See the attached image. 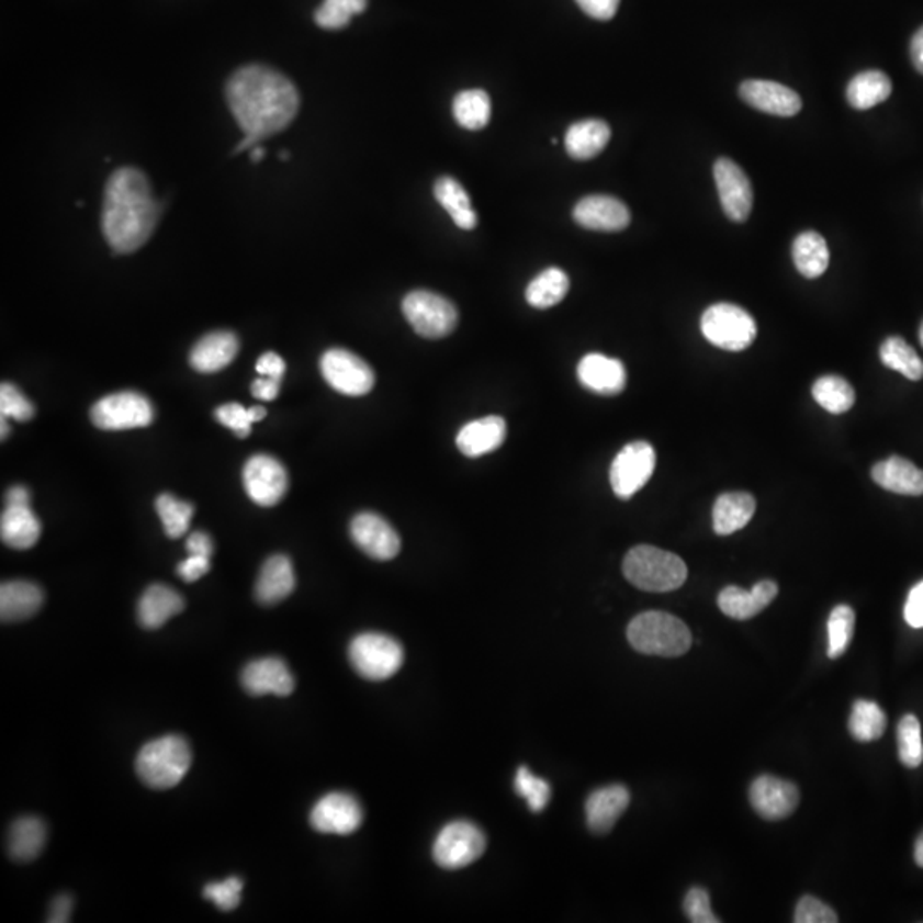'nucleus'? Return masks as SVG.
Wrapping results in <instances>:
<instances>
[{
    "label": "nucleus",
    "instance_id": "55",
    "mask_svg": "<svg viewBox=\"0 0 923 923\" xmlns=\"http://www.w3.org/2000/svg\"><path fill=\"white\" fill-rule=\"evenodd\" d=\"M284 371H286V363H284L281 356L275 354V352H266V354L260 356L259 361H257V373H259L260 376L282 380Z\"/></svg>",
    "mask_w": 923,
    "mask_h": 923
},
{
    "label": "nucleus",
    "instance_id": "37",
    "mask_svg": "<svg viewBox=\"0 0 923 923\" xmlns=\"http://www.w3.org/2000/svg\"><path fill=\"white\" fill-rule=\"evenodd\" d=\"M570 278L560 267H549L541 274L530 281L526 291V300L530 306L538 309L551 308L563 302L569 294Z\"/></svg>",
    "mask_w": 923,
    "mask_h": 923
},
{
    "label": "nucleus",
    "instance_id": "8",
    "mask_svg": "<svg viewBox=\"0 0 923 923\" xmlns=\"http://www.w3.org/2000/svg\"><path fill=\"white\" fill-rule=\"evenodd\" d=\"M402 314L416 334L426 339L449 336L459 322L455 305L434 291H410L402 300Z\"/></svg>",
    "mask_w": 923,
    "mask_h": 923
},
{
    "label": "nucleus",
    "instance_id": "19",
    "mask_svg": "<svg viewBox=\"0 0 923 923\" xmlns=\"http://www.w3.org/2000/svg\"><path fill=\"white\" fill-rule=\"evenodd\" d=\"M739 94L747 105L769 115L793 116L802 109L799 94L778 82L762 81V79L742 82Z\"/></svg>",
    "mask_w": 923,
    "mask_h": 923
},
{
    "label": "nucleus",
    "instance_id": "15",
    "mask_svg": "<svg viewBox=\"0 0 923 923\" xmlns=\"http://www.w3.org/2000/svg\"><path fill=\"white\" fill-rule=\"evenodd\" d=\"M713 175L723 213L738 223L746 221L753 210V187L747 175L729 158L714 162Z\"/></svg>",
    "mask_w": 923,
    "mask_h": 923
},
{
    "label": "nucleus",
    "instance_id": "33",
    "mask_svg": "<svg viewBox=\"0 0 923 923\" xmlns=\"http://www.w3.org/2000/svg\"><path fill=\"white\" fill-rule=\"evenodd\" d=\"M47 843V826L42 819L20 818L9 831V854L14 860H35Z\"/></svg>",
    "mask_w": 923,
    "mask_h": 923
},
{
    "label": "nucleus",
    "instance_id": "61",
    "mask_svg": "<svg viewBox=\"0 0 923 923\" xmlns=\"http://www.w3.org/2000/svg\"><path fill=\"white\" fill-rule=\"evenodd\" d=\"M915 862L916 866L922 867L923 869V831L920 833V836L915 842Z\"/></svg>",
    "mask_w": 923,
    "mask_h": 923
},
{
    "label": "nucleus",
    "instance_id": "4",
    "mask_svg": "<svg viewBox=\"0 0 923 923\" xmlns=\"http://www.w3.org/2000/svg\"><path fill=\"white\" fill-rule=\"evenodd\" d=\"M627 634L637 652L657 657H680L693 643L689 628L676 616L662 610L638 615L630 622Z\"/></svg>",
    "mask_w": 923,
    "mask_h": 923
},
{
    "label": "nucleus",
    "instance_id": "14",
    "mask_svg": "<svg viewBox=\"0 0 923 923\" xmlns=\"http://www.w3.org/2000/svg\"><path fill=\"white\" fill-rule=\"evenodd\" d=\"M244 484L251 502L259 506H274L288 491V472L271 455H254L244 468Z\"/></svg>",
    "mask_w": 923,
    "mask_h": 923
},
{
    "label": "nucleus",
    "instance_id": "32",
    "mask_svg": "<svg viewBox=\"0 0 923 923\" xmlns=\"http://www.w3.org/2000/svg\"><path fill=\"white\" fill-rule=\"evenodd\" d=\"M609 139V125L597 119H588V121L576 122L569 128L564 136V146L573 159L585 161L600 155Z\"/></svg>",
    "mask_w": 923,
    "mask_h": 923
},
{
    "label": "nucleus",
    "instance_id": "43",
    "mask_svg": "<svg viewBox=\"0 0 923 923\" xmlns=\"http://www.w3.org/2000/svg\"><path fill=\"white\" fill-rule=\"evenodd\" d=\"M156 511L161 518L162 527L170 539H180L185 536L190 527V520L193 517V506L190 503L182 502V499L175 498L173 495L159 496L156 499Z\"/></svg>",
    "mask_w": 923,
    "mask_h": 923
},
{
    "label": "nucleus",
    "instance_id": "57",
    "mask_svg": "<svg viewBox=\"0 0 923 923\" xmlns=\"http://www.w3.org/2000/svg\"><path fill=\"white\" fill-rule=\"evenodd\" d=\"M187 551H189V554L211 558L214 553L213 539L205 532L190 533L189 539H187Z\"/></svg>",
    "mask_w": 923,
    "mask_h": 923
},
{
    "label": "nucleus",
    "instance_id": "25",
    "mask_svg": "<svg viewBox=\"0 0 923 923\" xmlns=\"http://www.w3.org/2000/svg\"><path fill=\"white\" fill-rule=\"evenodd\" d=\"M296 587L293 563L284 554H275L263 563L257 578L256 597L263 606H274L290 597Z\"/></svg>",
    "mask_w": 923,
    "mask_h": 923
},
{
    "label": "nucleus",
    "instance_id": "47",
    "mask_svg": "<svg viewBox=\"0 0 923 923\" xmlns=\"http://www.w3.org/2000/svg\"><path fill=\"white\" fill-rule=\"evenodd\" d=\"M518 796L529 803L530 811L542 812L551 799V785L542 778L536 777L527 766H520L514 781Z\"/></svg>",
    "mask_w": 923,
    "mask_h": 923
},
{
    "label": "nucleus",
    "instance_id": "41",
    "mask_svg": "<svg viewBox=\"0 0 923 923\" xmlns=\"http://www.w3.org/2000/svg\"><path fill=\"white\" fill-rule=\"evenodd\" d=\"M812 397L819 406L831 414H843L851 410L855 404V391L851 383L842 376L826 375L815 380L812 385Z\"/></svg>",
    "mask_w": 923,
    "mask_h": 923
},
{
    "label": "nucleus",
    "instance_id": "42",
    "mask_svg": "<svg viewBox=\"0 0 923 923\" xmlns=\"http://www.w3.org/2000/svg\"><path fill=\"white\" fill-rule=\"evenodd\" d=\"M855 631V610L846 604H840L831 610L828 619V657L831 661L842 657L843 653L851 646Z\"/></svg>",
    "mask_w": 923,
    "mask_h": 923
},
{
    "label": "nucleus",
    "instance_id": "53",
    "mask_svg": "<svg viewBox=\"0 0 923 923\" xmlns=\"http://www.w3.org/2000/svg\"><path fill=\"white\" fill-rule=\"evenodd\" d=\"M621 0H576V4L594 20L609 21L616 16Z\"/></svg>",
    "mask_w": 923,
    "mask_h": 923
},
{
    "label": "nucleus",
    "instance_id": "35",
    "mask_svg": "<svg viewBox=\"0 0 923 923\" xmlns=\"http://www.w3.org/2000/svg\"><path fill=\"white\" fill-rule=\"evenodd\" d=\"M793 262L803 278L815 279L826 272L830 266V250L826 240L815 232L797 236L792 247Z\"/></svg>",
    "mask_w": 923,
    "mask_h": 923
},
{
    "label": "nucleus",
    "instance_id": "31",
    "mask_svg": "<svg viewBox=\"0 0 923 923\" xmlns=\"http://www.w3.org/2000/svg\"><path fill=\"white\" fill-rule=\"evenodd\" d=\"M756 511V499L750 493H723L713 505V530L717 536H731L744 529Z\"/></svg>",
    "mask_w": 923,
    "mask_h": 923
},
{
    "label": "nucleus",
    "instance_id": "18",
    "mask_svg": "<svg viewBox=\"0 0 923 923\" xmlns=\"http://www.w3.org/2000/svg\"><path fill=\"white\" fill-rule=\"evenodd\" d=\"M573 220L590 232L615 233L628 228L630 210L619 199L610 195H588L573 210Z\"/></svg>",
    "mask_w": 923,
    "mask_h": 923
},
{
    "label": "nucleus",
    "instance_id": "26",
    "mask_svg": "<svg viewBox=\"0 0 923 923\" xmlns=\"http://www.w3.org/2000/svg\"><path fill=\"white\" fill-rule=\"evenodd\" d=\"M874 483L904 496L923 495V471L903 457L892 455L873 468Z\"/></svg>",
    "mask_w": 923,
    "mask_h": 923
},
{
    "label": "nucleus",
    "instance_id": "2",
    "mask_svg": "<svg viewBox=\"0 0 923 923\" xmlns=\"http://www.w3.org/2000/svg\"><path fill=\"white\" fill-rule=\"evenodd\" d=\"M159 205L151 183L136 168H121L110 177L103 202V233L116 254L139 250L155 232Z\"/></svg>",
    "mask_w": 923,
    "mask_h": 923
},
{
    "label": "nucleus",
    "instance_id": "36",
    "mask_svg": "<svg viewBox=\"0 0 923 923\" xmlns=\"http://www.w3.org/2000/svg\"><path fill=\"white\" fill-rule=\"evenodd\" d=\"M891 81L881 70H867L852 79L846 88V100L854 109L869 110L888 100L891 94Z\"/></svg>",
    "mask_w": 923,
    "mask_h": 923
},
{
    "label": "nucleus",
    "instance_id": "51",
    "mask_svg": "<svg viewBox=\"0 0 923 923\" xmlns=\"http://www.w3.org/2000/svg\"><path fill=\"white\" fill-rule=\"evenodd\" d=\"M796 923H836L838 916L828 907L823 901H819L814 897L800 898L799 904L796 908Z\"/></svg>",
    "mask_w": 923,
    "mask_h": 923
},
{
    "label": "nucleus",
    "instance_id": "11",
    "mask_svg": "<svg viewBox=\"0 0 923 923\" xmlns=\"http://www.w3.org/2000/svg\"><path fill=\"white\" fill-rule=\"evenodd\" d=\"M657 464L655 449L649 441H633L622 447L621 452L612 460L609 481L615 495L621 499H630L642 489Z\"/></svg>",
    "mask_w": 923,
    "mask_h": 923
},
{
    "label": "nucleus",
    "instance_id": "1",
    "mask_svg": "<svg viewBox=\"0 0 923 923\" xmlns=\"http://www.w3.org/2000/svg\"><path fill=\"white\" fill-rule=\"evenodd\" d=\"M228 105L245 136L262 140L284 131L300 109L296 86L266 66L241 67L226 86Z\"/></svg>",
    "mask_w": 923,
    "mask_h": 923
},
{
    "label": "nucleus",
    "instance_id": "46",
    "mask_svg": "<svg viewBox=\"0 0 923 923\" xmlns=\"http://www.w3.org/2000/svg\"><path fill=\"white\" fill-rule=\"evenodd\" d=\"M368 0H324L315 12V21L324 30H340L348 26L356 14L367 9Z\"/></svg>",
    "mask_w": 923,
    "mask_h": 923
},
{
    "label": "nucleus",
    "instance_id": "29",
    "mask_svg": "<svg viewBox=\"0 0 923 923\" xmlns=\"http://www.w3.org/2000/svg\"><path fill=\"white\" fill-rule=\"evenodd\" d=\"M42 533V524L33 514L30 505H5L4 514L0 518V538L9 548H33Z\"/></svg>",
    "mask_w": 923,
    "mask_h": 923
},
{
    "label": "nucleus",
    "instance_id": "64",
    "mask_svg": "<svg viewBox=\"0 0 923 923\" xmlns=\"http://www.w3.org/2000/svg\"><path fill=\"white\" fill-rule=\"evenodd\" d=\"M919 337H920V345H922V348H923V322H922V325H920Z\"/></svg>",
    "mask_w": 923,
    "mask_h": 923
},
{
    "label": "nucleus",
    "instance_id": "23",
    "mask_svg": "<svg viewBox=\"0 0 923 923\" xmlns=\"http://www.w3.org/2000/svg\"><path fill=\"white\" fill-rule=\"evenodd\" d=\"M777 595L778 585L773 579L757 582L751 592L731 585L720 592L719 607L729 618L746 621L765 610Z\"/></svg>",
    "mask_w": 923,
    "mask_h": 923
},
{
    "label": "nucleus",
    "instance_id": "58",
    "mask_svg": "<svg viewBox=\"0 0 923 923\" xmlns=\"http://www.w3.org/2000/svg\"><path fill=\"white\" fill-rule=\"evenodd\" d=\"M70 910H72V900H70L69 897H66V894L58 897L57 900L54 901V904H52L50 919H48V922H69Z\"/></svg>",
    "mask_w": 923,
    "mask_h": 923
},
{
    "label": "nucleus",
    "instance_id": "56",
    "mask_svg": "<svg viewBox=\"0 0 923 923\" xmlns=\"http://www.w3.org/2000/svg\"><path fill=\"white\" fill-rule=\"evenodd\" d=\"M279 389H281V380L269 379V376H260L251 383V394L259 401H274L278 397Z\"/></svg>",
    "mask_w": 923,
    "mask_h": 923
},
{
    "label": "nucleus",
    "instance_id": "5",
    "mask_svg": "<svg viewBox=\"0 0 923 923\" xmlns=\"http://www.w3.org/2000/svg\"><path fill=\"white\" fill-rule=\"evenodd\" d=\"M192 765L189 742L180 735H165L147 742L136 759L137 775L143 784L156 790L177 787Z\"/></svg>",
    "mask_w": 923,
    "mask_h": 923
},
{
    "label": "nucleus",
    "instance_id": "9",
    "mask_svg": "<svg viewBox=\"0 0 923 923\" xmlns=\"http://www.w3.org/2000/svg\"><path fill=\"white\" fill-rule=\"evenodd\" d=\"M155 419V409L146 395L139 392H116L106 395L91 409V421L105 431L146 428Z\"/></svg>",
    "mask_w": 923,
    "mask_h": 923
},
{
    "label": "nucleus",
    "instance_id": "13",
    "mask_svg": "<svg viewBox=\"0 0 923 923\" xmlns=\"http://www.w3.org/2000/svg\"><path fill=\"white\" fill-rule=\"evenodd\" d=\"M363 808L351 793L330 792L322 797L309 814V823L324 835H351L363 824Z\"/></svg>",
    "mask_w": 923,
    "mask_h": 923
},
{
    "label": "nucleus",
    "instance_id": "54",
    "mask_svg": "<svg viewBox=\"0 0 923 923\" xmlns=\"http://www.w3.org/2000/svg\"><path fill=\"white\" fill-rule=\"evenodd\" d=\"M904 619L912 628H923V579L908 594L904 604Z\"/></svg>",
    "mask_w": 923,
    "mask_h": 923
},
{
    "label": "nucleus",
    "instance_id": "16",
    "mask_svg": "<svg viewBox=\"0 0 923 923\" xmlns=\"http://www.w3.org/2000/svg\"><path fill=\"white\" fill-rule=\"evenodd\" d=\"M351 538L354 544L376 561H391L401 551V538L394 527L379 514L363 511L351 522Z\"/></svg>",
    "mask_w": 923,
    "mask_h": 923
},
{
    "label": "nucleus",
    "instance_id": "27",
    "mask_svg": "<svg viewBox=\"0 0 923 923\" xmlns=\"http://www.w3.org/2000/svg\"><path fill=\"white\" fill-rule=\"evenodd\" d=\"M506 438V423L499 416H487L468 423L457 435V447L465 457H483L495 452Z\"/></svg>",
    "mask_w": 923,
    "mask_h": 923
},
{
    "label": "nucleus",
    "instance_id": "62",
    "mask_svg": "<svg viewBox=\"0 0 923 923\" xmlns=\"http://www.w3.org/2000/svg\"><path fill=\"white\" fill-rule=\"evenodd\" d=\"M250 151H251V161H254V162H259L260 159L263 158V153H266V151H263V147L260 146V144H257V146L251 147Z\"/></svg>",
    "mask_w": 923,
    "mask_h": 923
},
{
    "label": "nucleus",
    "instance_id": "50",
    "mask_svg": "<svg viewBox=\"0 0 923 923\" xmlns=\"http://www.w3.org/2000/svg\"><path fill=\"white\" fill-rule=\"evenodd\" d=\"M684 912L693 923H719L711 912L710 894L705 888H691L684 898Z\"/></svg>",
    "mask_w": 923,
    "mask_h": 923
},
{
    "label": "nucleus",
    "instance_id": "17",
    "mask_svg": "<svg viewBox=\"0 0 923 923\" xmlns=\"http://www.w3.org/2000/svg\"><path fill=\"white\" fill-rule=\"evenodd\" d=\"M750 800L754 811L768 821H780L796 812L800 793L797 785L784 778L763 775L753 781Z\"/></svg>",
    "mask_w": 923,
    "mask_h": 923
},
{
    "label": "nucleus",
    "instance_id": "34",
    "mask_svg": "<svg viewBox=\"0 0 923 923\" xmlns=\"http://www.w3.org/2000/svg\"><path fill=\"white\" fill-rule=\"evenodd\" d=\"M435 198L440 202L447 213L452 217L453 223L460 229H474L477 225V214L472 210L471 198L465 192L462 183L455 178L441 177L435 183Z\"/></svg>",
    "mask_w": 923,
    "mask_h": 923
},
{
    "label": "nucleus",
    "instance_id": "49",
    "mask_svg": "<svg viewBox=\"0 0 923 923\" xmlns=\"http://www.w3.org/2000/svg\"><path fill=\"white\" fill-rule=\"evenodd\" d=\"M244 882L240 877H228L226 881L211 882L204 888L205 900L213 901L223 912H232L241 900Z\"/></svg>",
    "mask_w": 923,
    "mask_h": 923
},
{
    "label": "nucleus",
    "instance_id": "40",
    "mask_svg": "<svg viewBox=\"0 0 923 923\" xmlns=\"http://www.w3.org/2000/svg\"><path fill=\"white\" fill-rule=\"evenodd\" d=\"M885 367L898 371L912 382L923 379V361L903 337H888L879 349Z\"/></svg>",
    "mask_w": 923,
    "mask_h": 923
},
{
    "label": "nucleus",
    "instance_id": "39",
    "mask_svg": "<svg viewBox=\"0 0 923 923\" xmlns=\"http://www.w3.org/2000/svg\"><path fill=\"white\" fill-rule=\"evenodd\" d=\"M888 727L885 710L869 699H857L852 707L848 731L855 741L873 742L881 739Z\"/></svg>",
    "mask_w": 923,
    "mask_h": 923
},
{
    "label": "nucleus",
    "instance_id": "52",
    "mask_svg": "<svg viewBox=\"0 0 923 923\" xmlns=\"http://www.w3.org/2000/svg\"><path fill=\"white\" fill-rule=\"evenodd\" d=\"M211 570V558L201 554H189L185 561L178 564L177 573L187 584H193Z\"/></svg>",
    "mask_w": 923,
    "mask_h": 923
},
{
    "label": "nucleus",
    "instance_id": "63",
    "mask_svg": "<svg viewBox=\"0 0 923 923\" xmlns=\"http://www.w3.org/2000/svg\"><path fill=\"white\" fill-rule=\"evenodd\" d=\"M9 426L8 418H2V438L8 437Z\"/></svg>",
    "mask_w": 923,
    "mask_h": 923
},
{
    "label": "nucleus",
    "instance_id": "60",
    "mask_svg": "<svg viewBox=\"0 0 923 923\" xmlns=\"http://www.w3.org/2000/svg\"><path fill=\"white\" fill-rule=\"evenodd\" d=\"M8 505H30V491L23 486H14L5 495Z\"/></svg>",
    "mask_w": 923,
    "mask_h": 923
},
{
    "label": "nucleus",
    "instance_id": "6",
    "mask_svg": "<svg viewBox=\"0 0 923 923\" xmlns=\"http://www.w3.org/2000/svg\"><path fill=\"white\" fill-rule=\"evenodd\" d=\"M349 662L364 679H391L404 664V649L389 634L361 633L349 645Z\"/></svg>",
    "mask_w": 923,
    "mask_h": 923
},
{
    "label": "nucleus",
    "instance_id": "20",
    "mask_svg": "<svg viewBox=\"0 0 923 923\" xmlns=\"http://www.w3.org/2000/svg\"><path fill=\"white\" fill-rule=\"evenodd\" d=\"M241 684L251 696H290L296 686L286 662L278 657L250 662L241 673Z\"/></svg>",
    "mask_w": 923,
    "mask_h": 923
},
{
    "label": "nucleus",
    "instance_id": "44",
    "mask_svg": "<svg viewBox=\"0 0 923 923\" xmlns=\"http://www.w3.org/2000/svg\"><path fill=\"white\" fill-rule=\"evenodd\" d=\"M898 756L907 768H916L923 763L922 727L915 714H904L898 723Z\"/></svg>",
    "mask_w": 923,
    "mask_h": 923
},
{
    "label": "nucleus",
    "instance_id": "28",
    "mask_svg": "<svg viewBox=\"0 0 923 923\" xmlns=\"http://www.w3.org/2000/svg\"><path fill=\"white\" fill-rule=\"evenodd\" d=\"M183 609H185V600L182 595L167 585L155 584L140 597L137 615H139L140 624L146 630H158L173 616L180 615Z\"/></svg>",
    "mask_w": 923,
    "mask_h": 923
},
{
    "label": "nucleus",
    "instance_id": "12",
    "mask_svg": "<svg viewBox=\"0 0 923 923\" xmlns=\"http://www.w3.org/2000/svg\"><path fill=\"white\" fill-rule=\"evenodd\" d=\"M320 371L334 391L349 397H361L375 385V373L367 361L348 349L334 348L324 352Z\"/></svg>",
    "mask_w": 923,
    "mask_h": 923
},
{
    "label": "nucleus",
    "instance_id": "38",
    "mask_svg": "<svg viewBox=\"0 0 923 923\" xmlns=\"http://www.w3.org/2000/svg\"><path fill=\"white\" fill-rule=\"evenodd\" d=\"M453 116L460 127L481 131L491 121V98L483 89L460 91L453 100Z\"/></svg>",
    "mask_w": 923,
    "mask_h": 923
},
{
    "label": "nucleus",
    "instance_id": "24",
    "mask_svg": "<svg viewBox=\"0 0 923 923\" xmlns=\"http://www.w3.org/2000/svg\"><path fill=\"white\" fill-rule=\"evenodd\" d=\"M240 349V340L228 330H217L202 337L190 352V364L201 373L225 370Z\"/></svg>",
    "mask_w": 923,
    "mask_h": 923
},
{
    "label": "nucleus",
    "instance_id": "21",
    "mask_svg": "<svg viewBox=\"0 0 923 923\" xmlns=\"http://www.w3.org/2000/svg\"><path fill=\"white\" fill-rule=\"evenodd\" d=\"M579 383L600 395H618L627 389V368L616 358L600 352L584 356L576 368Z\"/></svg>",
    "mask_w": 923,
    "mask_h": 923
},
{
    "label": "nucleus",
    "instance_id": "45",
    "mask_svg": "<svg viewBox=\"0 0 923 923\" xmlns=\"http://www.w3.org/2000/svg\"><path fill=\"white\" fill-rule=\"evenodd\" d=\"M214 416L221 425L232 429L236 437L247 438L250 435L251 425L262 421L267 416V410L260 406L245 407L232 402V404L217 407Z\"/></svg>",
    "mask_w": 923,
    "mask_h": 923
},
{
    "label": "nucleus",
    "instance_id": "22",
    "mask_svg": "<svg viewBox=\"0 0 923 923\" xmlns=\"http://www.w3.org/2000/svg\"><path fill=\"white\" fill-rule=\"evenodd\" d=\"M630 790L624 785L597 788L585 802V815L590 831L597 835L609 833L630 806Z\"/></svg>",
    "mask_w": 923,
    "mask_h": 923
},
{
    "label": "nucleus",
    "instance_id": "48",
    "mask_svg": "<svg viewBox=\"0 0 923 923\" xmlns=\"http://www.w3.org/2000/svg\"><path fill=\"white\" fill-rule=\"evenodd\" d=\"M0 414L2 418H12L16 421H30L35 416V406L24 397L23 392L12 383H2L0 386Z\"/></svg>",
    "mask_w": 923,
    "mask_h": 923
},
{
    "label": "nucleus",
    "instance_id": "10",
    "mask_svg": "<svg viewBox=\"0 0 923 923\" xmlns=\"http://www.w3.org/2000/svg\"><path fill=\"white\" fill-rule=\"evenodd\" d=\"M486 851V836L469 821H453L438 833L434 858L443 869L455 870L471 866Z\"/></svg>",
    "mask_w": 923,
    "mask_h": 923
},
{
    "label": "nucleus",
    "instance_id": "30",
    "mask_svg": "<svg viewBox=\"0 0 923 923\" xmlns=\"http://www.w3.org/2000/svg\"><path fill=\"white\" fill-rule=\"evenodd\" d=\"M43 604L42 588L26 579L5 582L0 587V618L4 622L23 621L38 612Z\"/></svg>",
    "mask_w": 923,
    "mask_h": 923
},
{
    "label": "nucleus",
    "instance_id": "3",
    "mask_svg": "<svg viewBox=\"0 0 923 923\" xmlns=\"http://www.w3.org/2000/svg\"><path fill=\"white\" fill-rule=\"evenodd\" d=\"M622 573L640 590L664 594L683 587L688 578V566L677 554L642 544L630 549L622 561Z\"/></svg>",
    "mask_w": 923,
    "mask_h": 923
},
{
    "label": "nucleus",
    "instance_id": "59",
    "mask_svg": "<svg viewBox=\"0 0 923 923\" xmlns=\"http://www.w3.org/2000/svg\"><path fill=\"white\" fill-rule=\"evenodd\" d=\"M910 55H912V63L920 74H923V26L913 35L912 45H910Z\"/></svg>",
    "mask_w": 923,
    "mask_h": 923
},
{
    "label": "nucleus",
    "instance_id": "7",
    "mask_svg": "<svg viewBox=\"0 0 923 923\" xmlns=\"http://www.w3.org/2000/svg\"><path fill=\"white\" fill-rule=\"evenodd\" d=\"M701 333L708 342L725 351L739 352L756 339V322L746 309L731 303L710 306L701 317Z\"/></svg>",
    "mask_w": 923,
    "mask_h": 923
}]
</instances>
